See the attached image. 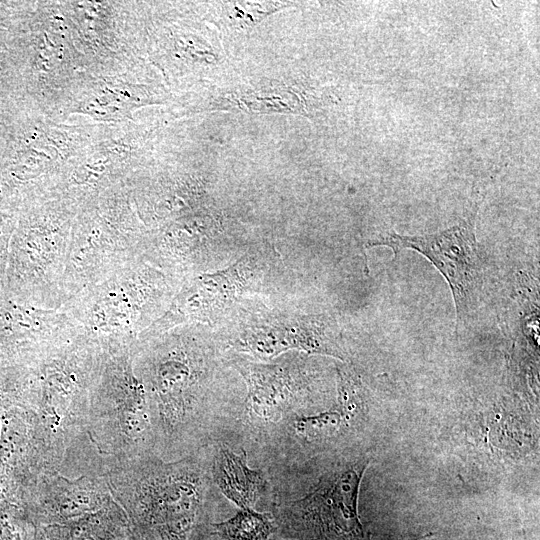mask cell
Masks as SVG:
<instances>
[{
  "mask_svg": "<svg viewBox=\"0 0 540 540\" xmlns=\"http://www.w3.org/2000/svg\"><path fill=\"white\" fill-rule=\"evenodd\" d=\"M217 373L216 351L207 344L177 345L154 357L146 394L156 456L172 461L198 453L236 420L214 390Z\"/></svg>",
  "mask_w": 540,
  "mask_h": 540,
  "instance_id": "obj_1",
  "label": "cell"
},
{
  "mask_svg": "<svg viewBox=\"0 0 540 540\" xmlns=\"http://www.w3.org/2000/svg\"><path fill=\"white\" fill-rule=\"evenodd\" d=\"M105 479L143 540H188L211 474L199 451L172 461L151 454L115 463Z\"/></svg>",
  "mask_w": 540,
  "mask_h": 540,
  "instance_id": "obj_2",
  "label": "cell"
},
{
  "mask_svg": "<svg viewBox=\"0 0 540 540\" xmlns=\"http://www.w3.org/2000/svg\"><path fill=\"white\" fill-rule=\"evenodd\" d=\"M366 467L367 462L338 465L304 496L277 501V532L287 540H368L357 509Z\"/></svg>",
  "mask_w": 540,
  "mask_h": 540,
  "instance_id": "obj_3",
  "label": "cell"
},
{
  "mask_svg": "<svg viewBox=\"0 0 540 540\" xmlns=\"http://www.w3.org/2000/svg\"><path fill=\"white\" fill-rule=\"evenodd\" d=\"M229 365L246 385V398L237 419L253 440L263 445L289 419L304 413L310 374L300 355L261 362L232 354Z\"/></svg>",
  "mask_w": 540,
  "mask_h": 540,
  "instance_id": "obj_4",
  "label": "cell"
},
{
  "mask_svg": "<svg viewBox=\"0 0 540 540\" xmlns=\"http://www.w3.org/2000/svg\"><path fill=\"white\" fill-rule=\"evenodd\" d=\"M226 337V347L256 361H272L288 351L342 359L334 320L324 314L244 312Z\"/></svg>",
  "mask_w": 540,
  "mask_h": 540,
  "instance_id": "obj_5",
  "label": "cell"
},
{
  "mask_svg": "<svg viewBox=\"0 0 540 540\" xmlns=\"http://www.w3.org/2000/svg\"><path fill=\"white\" fill-rule=\"evenodd\" d=\"M385 246L397 256L415 250L426 257L446 279L455 304L457 327L476 307L482 288V262L475 236L474 217L446 230L424 235L390 233L367 242Z\"/></svg>",
  "mask_w": 540,
  "mask_h": 540,
  "instance_id": "obj_6",
  "label": "cell"
},
{
  "mask_svg": "<svg viewBox=\"0 0 540 540\" xmlns=\"http://www.w3.org/2000/svg\"><path fill=\"white\" fill-rule=\"evenodd\" d=\"M261 268L253 256L198 277L177 301L175 313L189 320L216 322L238 308L254 288Z\"/></svg>",
  "mask_w": 540,
  "mask_h": 540,
  "instance_id": "obj_7",
  "label": "cell"
},
{
  "mask_svg": "<svg viewBox=\"0 0 540 540\" xmlns=\"http://www.w3.org/2000/svg\"><path fill=\"white\" fill-rule=\"evenodd\" d=\"M214 447L210 464L214 483L240 509L253 508L268 487L262 471L249 467L244 449L235 452L223 442Z\"/></svg>",
  "mask_w": 540,
  "mask_h": 540,
  "instance_id": "obj_8",
  "label": "cell"
},
{
  "mask_svg": "<svg viewBox=\"0 0 540 540\" xmlns=\"http://www.w3.org/2000/svg\"><path fill=\"white\" fill-rule=\"evenodd\" d=\"M211 526L212 534L222 540H269L277 533L273 514L257 512L253 508L240 509L229 519Z\"/></svg>",
  "mask_w": 540,
  "mask_h": 540,
  "instance_id": "obj_9",
  "label": "cell"
}]
</instances>
